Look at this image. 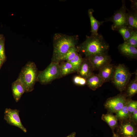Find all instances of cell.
<instances>
[{"label": "cell", "instance_id": "d4e9b609", "mask_svg": "<svg viewBox=\"0 0 137 137\" xmlns=\"http://www.w3.org/2000/svg\"><path fill=\"white\" fill-rule=\"evenodd\" d=\"M124 42L137 48V30L134 29L131 37Z\"/></svg>", "mask_w": 137, "mask_h": 137}, {"label": "cell", "instance_id": "3957f363", "mask_svg": "<svg viewBox=\"0 0 137 137\" xmlns=\"http://www.w3.org/2000/svg\"><path fill=\"white\" fill-rule=\"evenodd\" d=\"M37 68L33 62H29L22 69L18 79L23 83L25 92L32 91L38 74Z\"/></svg>", "mask_w": 137, "mask_h": 137}, {"label": "cell", "instance_id": "836d02e7", "mask_svg": "<svg viewBox=\"0 0 137 137\" xmlns=\"http://www.w3.org/2000/svg\"><path fill=\"white\" fill-rule=\"evenodd\" d=\"M2 36L1 35H0V40L2 39Z\"/></svg>", "mask_w": 137, "mask_h": 137}, {"label": "cell", "instance_id": "83f0119b", "mask_svg": "<svg viewBox=\"0 0 137 137\" xmlns=\"http://www.w3.org/2000/svg\"><path fill=\"white\" fill-rule=\"evenodd\" d=\"M5 58L4 41L2 38L0 40V59L3 61Z\"/></svg>", "mask_w": 137, "mask_h": 137}, {"label": "cell", "instance_id": "52a82bcc", "mask_svg": "<svg viewBox=\"0 0 137 137\" xmlns=\"http://www.w3.org/2000/svg\"><path fill=\"white\" fill-rule=\"evenodd\" d=\"M19 110L6 108L4 112V119L9 125L15 126L26 133L27 130L22 124L19 114Z\"/></svg>", "mask_w": 137, "mask_h": 137}, {"label": "cell", "instance_id": "ac0fdd59", "mask_svg": "<svg viewBox=\"0 0 137 137\" xmlns=\"http://www.w3.org/2000/svg\"><path fill=\"white\" fill-rule=\"evenodd\" d=\"M60 66L62 76L76 72L68 62H63L60 64Z\"/></svg>", "mask_w": 137, "mask_h": 137}, {"label": "cell", "instance_id": "484cf974", "mask_svg": "<svg viewBox=\"0 0 137 137\" xmlns=\"http://www.w3.org/2000/svg\"><path fill=\"white\" fill-rule=\"evenodd\" d=\"M128 110L129 113H132L137 108V102L136 101L131 100L127 103Z\"/></svg>", "mask_w": 137, "mask_h": 137}, {"label": "cell", "instance_id": "d6986e66", "mask_svg": "<svg viewBox=\"0 0 137 137\" xmlns=\"http://www.w3.org/2000/svg\"><path fill=\"white\" fill-rule=\"evenodd\" d=\"M134 30L133 28L127 26L120 27L116 30L122 35L125 41L130 38Z\"/></svg>", "mask_w": 137, "mask_h": 137}, {"label": "cell", "instance_id": "9a60e30c", "mask_svg": "<svg viewBox=\"0 0 137 137\" xmlns=\"http://www.w3.org/2000/svg\"><path fill=\"white\" fill-rule=\"evenodd\" d=\"M86 79V84L90 89L94 90L101 86L104 83L98 74L93 73Z\"/></svg>", "mask_w": 137, "mask_h": 137}, {"label": "cell", "instance_id": "4316f807", "mask_svg": "<svg viewBox=\"0 0 137 137\" xmlns=\"http://www.w3.org/2000/svg\"><path fill=\"white\" fill-rule=\"evenodd\" d=\"M73 81L75 84L79 85H84L86 84V79L79 76H75Z\"/></svg>", "mask_w": 137, "mask_h": 137}, {"label": "cell", "instance_id": "6da1fadb", "mask_svg": "<svg viewBox=\"0 0 137 137\" xmlns=\"http://www.w3.org/2000/svg\"><path fill=\"white\" fill-rule=\"evenodd\" d=\"M77 48L78 51L88 57L95 55L107 54L109 46L102 35L98 34L87 36L85 40Z\"/></svg>", "mask_w": 137, "mask_h": 137}, {"label": "cell", "instance_id": "ba28073f", "mask_svg": "<svg viewBox=\"0 0 137 137\" xmlns=\"http://www.w3.org/2000/svg\"><path fill=\"white\" fill-rule=\"evenodd\" d=\"M127 102L126 97L123 95H119L108 99L105 106L110 111L116 112L121 109Z\"/></svg>", "mask_w": 137, "mask_h": 137}, {"label": "cell", "instance_id": "cb8c5ba5", "mask_svg": "<svg viewBox=\"0 0 137 137\" xmlns=\"http://www.w3.org/2000/svg\"><path fill=\"white\" fill-rule=\"evenodd\" d=\"M116 113V117L120 119H125L128 118L129 113L128 110L127 103L121 109Z\"/></svg>", "mask_w": 137, "mask_h": 137}, {"label": "cell", "instance_id": "603a6c76", "mask_svg": "<svg viewBox=\"0 0 137 137\" xmlns=\"http://www.w3.org/2000/svg\"><path fill=\"white\" fill-rule=\"evenodd\" d=\"M83 59L81 55L77 53L75 57L68 62L72 64L75 71L77 72L79 68Z\"/></svg>", "mask_w": 137, "mask_h": 137}, {"label": "cell", "instance_id": "5b68a950", "mask_svg": "<svg viewBox=\"0 0 137 137\" xmlns=\"http://www.w3.org/2000/svg\"><path fill=\"white\" fill-rule=\"evenodd\" d=\"M131 74L124 64L116 66L112 80L116 87L121 91L125 90L130 79Z\"/></svg>", "mask_w": 137, "mask_h": 137}, {"label": "cell", "instance_id": "5bb4252c", "mask_svg": "<svg viewBox=\"0 0 137 137\" xmlns=\"http://www.w3.org/2000/svg\"><path fill=\"white\" fill-rule=\"evenodd\" d=\"M12 89L14 98L16 102H18L25 92L24 86L20 80L18 79L13 82Z\"/></svg>", "mask_w": 137, "mask_h": 137}, {"label": "cell", "instance_id": "277c9868", "mask_svg": "<svg viewBox=\"0 0 137 137\" xmlns=\"http://www.w3.org/2000/svg\"><path fill=\"white\" fill-rule=\"evenodd\" d=\"M62 76L59 62H52L43 71L38 73L37 81L46 84Z\"/></svg>", "mask_w": 137, "mask_h": 137}, {"label": "cell", "instance_id": "9c48e42d", "mask_svg": "<svg viewBox=\"0 0 137 137\" xmlns=\"http://www.w3.org/2000/svg\"><path fill=\"white\" fill-rule=\"evenodd\" d=\"M87 58L91 63L94 70H99L105 65L110 63L111 61L110 56L107 54L95 55Z\"/></svg>", "mask_w": 137, "mask_h": 137}, {"label": "cell", "instance_id": "4fadbf2b", "mask_svg": "<svg viewBox=\"0 0 137 137\" xmlns=\"http://www.w3.org/2000/svg\"><path fill=\"white\" fill-rule=\"evenodd\" d=\"M118 48L120 52L125 56L132 58H136L137 56V48L124 42L119 45Z\"/></svg>", "mask_w": 137, "mask_h": 137}, {"label": "cell", "instance_id": "f1b7e54d", "mask_svg": "<svg viewBox=\"0 0 137 137\" xmlns=\"http://www.w3.org/2000/svg\"><path fill=\"white\" fill-rule=\"evenodd\" d=\"M131 2V8L132 10H137V0H130Z\"/></svg>", "mask_w": 137, "mask_h": 137}, {"label": "cell", "instance_id": "d6a6232c", "mask_svg": "<svg viewBox=\"0 0 137 137\" xmlns=\"http://www.w3.org/2000/svg\"><path fill=\"white\" fill-rule=\"evenodd\" d=\"M2 61H2V60L0 59V66H1V64H2Z\"/></svg>", "mask_w": 137, "mask_h": 137}, {"label": "cell", "instance_id": "1f68e13d", "mask_svg": "<svg viewBox=\"0 0 137 137\" xmlns=\"http://www.w3.org/2000/svg\"><path fill=\"white\" fill-rule=\"evenodd\" d=\"M112 137H120V136H119L117 134H116L114 133H113V136Z\"/></svg>", "mask_w": 137, "mask_h": 137}, {"label": "cell", "instance_id": "e575fe53", "mask_svg": "<svg viewBox=\"0 0 137 137\" xmlns=\"http://www.w3.org/2000/svg\"><path fill=\"white\" fill-rule=\"evenodd\" d=\"M124 137H131L130 136H125Z\"/></svg>", "mask_w": 137, "mask_h": 137}, {"label": "cell", "instance_id": "7402d4cb", "mask_svg": "<svg viewBox=\"0 0 137 137\" xmlns=\"http://www.w3.org/2000/svg\"><path fill=\"white\" fill-rule=\"evenodd\" d=\"M78 52V49L76 46L72 47L61 58L60 61H69L75 57Z\"/></svg>", "mask_w": 137, "mask_h": 137}, {"label": "cell", "instance_id": "8992f818", "mask_svg": "<svg viewBox=\"0 0 137 137\" xmlns=\"http://www.w3.org/2000/svg\"><path fill=\"white\" fill-rule=\"evenodd\" d=\"M122 5L120 9L111 17L106 19V21H110L113 23L111 28L113 30L124 26H127V8L124 1H122Z\"/></svg>", "mask_w": 137, "mask_h": 137}, {"label": "cell", "instance_id": "ffe728a7", "mask_svg": "<svg viewBox=\"0 0 137 137\" xmlns=\"http://www.w3.org/2000/svg\"><path fill=\"white\" fill-rule=\"evenodd\" d=\"M137 92V74L134 79L132 80L128 85L126 93L127 95L131 97L134 95Z\"/></svg>", "mask_w": 137, "mask_h": 137}, {"label": "cell", "instance_id": "2e32d148", "mask_svg": "<svg viewBox=\"0 0 137 137\" xmlns=\"http://www.w3.org/2000/svg\"><path fill=\"white\" fill-rule=\"evenodd\" d=\"M94 12L93 10L91 9L88 10V13L91 25V35H96L98 34V31L99 27L104 21H99L97 20L93 16V13Z\"/></svg>", "mask_w": 137, "mask_h": 137}, {"label": "cell", "instance_id": "7a4b0ae2", "mask_svg": "<svg viewBox=\"0 0 137 137\" xmlns=\"http://www.w3.org/2000/svg\"><path fill=\"white\" fill-rule=\"evenodd\" d=\"M78 40L77 36L56 33L53 38V51L52 62H59L61 58L71 47L75 46Z\"/></svg>", "mask_w": 137, "mask_h": 137}, {"label": "cell", "instance_id": "e0dca14e", "mask_svg": "<svg viewBox=\"0 0 137 137\" xmlns=\"http://www.w3.org/2000/svg\"><path fill=\"white\" fill-rule=\"evenodd\" d=\"M127 26L134 29H137V10H130L127 8Z\"/></svg>", "mask_w": 137, "mask_h": 137}, {"label": "cell", "instance_id": "30bf717a", "mask_svg": "<svg viewBox=\"0 0 137 137\" xmlns=\"http://www.w3.org/2000/svg\"><path fill=\"white\" fill-rule=\"evenodd\" d=\"M117 132L118 135L122 137L130 136L137 137V131L135 128L130 122L122 124L119 126Z\"/></svg>", "mask_w": 137, "mask_h": 137}, {"label": "cell", "instance_id": "7c38bea8", "mask_svg": "<svg viewBox=\"0 0 137 137\" xmlns=\"http://www.w3.org/2000/svg\"><path fill=\"white\" fill-rule=\"evenodd\" d=\"M115 67L110 63L100 69L98 74L102 79L104 82L112 80Z\"/></svg>", "mask_w": 137, "mask_h": 137}, {"label": "cell", "instance_id": "8fae6325", "mask_svg": "<svg viewBox=\"0 0 137 137\" xmlns=\"http://www.w3.org/2000/svg\"><path fill=\"white\" fill-rule=\"evenodd\" d=\"M93 66L88 59L86 57L83 59L82 61L78 71L77 72L79 76L86 79L93 73Z\"/></svg>", "mask_w": 137, "mask_h": 137}, {"label": "cell", "instance_id": "4dcf8cb0", "mask_svg": "<svg viewBox=\"0 0 137 137\" xmlns=\"http://www.w3.org/2000/svg\"><path fill=\"white\" fill-rule=\"evenodd\" d=\"M76 134V133L74 132L66 137H75Z\"/></svg>", "mask_w": 137, "mask_h": 137}, {"label": "cell", "instance_id": "44dd1931", "mask_svg": "<svg viewBox=\"0 0 137 137\" xmlns=\"http://www.w3.org/2000/svg\"><path fill=\"white\" fill-rule=\"evenodd\" d=\"M102 118L106 122L112 129H114L117 124V117L112 114H103Z\"/></svg>", "mask_w": 137, "mask_h": 137}, {"label": "cell", "instance_id": "f546056e", "mask_svg": "<svg viewBox=\"0 0 137 137\" xmlns=\"http://www.w3.org/2000/svg\"><path fill=\"white\" fill-rule=\"evenodd\" d=\"M132 117L135 121L137 119V109H136L132 113Z\"/></svg>", "mask_w": 137, "mask_h": 137}]
</instances>
